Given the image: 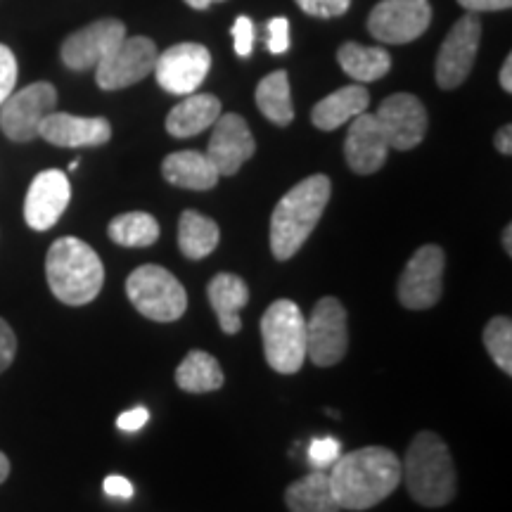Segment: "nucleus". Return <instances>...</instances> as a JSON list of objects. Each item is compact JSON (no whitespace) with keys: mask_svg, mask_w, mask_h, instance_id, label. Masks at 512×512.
<instances>
[{"mask_svg":"<svg viewBox=\"0 0 512 512\" xmlns=\"http://www.w3.org/2000/svg\"><path fill=\"white\" fill-rule=\"evenodd\" d=\"M484 347L505 375H512V320L496 316L484 328Z\"/></svg>","mask_w":512,"mask_h":512,"instance_id":"30","label":"nucleus"},{"mask_svg":"<svg viewBox=\"0 0 512 512\" xmlns=\"http://www.w3.org/2000/svg\"><path fill=\"white\" fill-rule=\"evenodd\" d=\"M339 456H342V444L335 437H320L311 441L309 463L313 465V470H328Z\"/></svg>","mask_w":512,"mask_h":512,"instance_id":"31","label":"nucleus"},{"mask_svg":"<svg viewBox=\"0 0 512 512\" xmlns=\"http://www.w3.org/2000/svg\"><path fill=\"white\" fill-rule=\"evenodd\" d=\"M479 41H482V24H479L477 15L460 17L453 29L448 31L446 41L441 43L437 55V83L444 91L458 88L467 76H470L472 67H475Z\"/></svg>","mask_w":512,"mask_h":512,"instance_id":"13","label":"nucleus"},{"mask_svg":"<svg viewBox=\"0 0 512 512\" xmlns=\"http://www.w3.org/2000/svg\"><path fill=\"white\" fill-rule=\"evenodd\" d=\"M401 482L425 508H441L456 498L458 475L446 441L434 432H420L401 463Z\"/></svg>","mask_w":512,"mask_h":512,"instance_id":"3","label":"nucleus"},{"mask_svg":"<svg viewBox=\"0 0 512 512\" xmlns=\"http://www.w3.org/2000/svg\"><path fill=\"white\" fill-rule=\"evenodd\" d=\"M185 3L190 5V8H195V10H207L211 3H214V0H185Z\"/></svg>","mask_w":512,"mask_h":512,"instance_id":"44","label":"nucleus"},{"mask_svg":"<svg viewBox=\"0 0 512 512\" xmlns=\"http://www.w3.org/2000/svg\"><path fill=\"white\" fill-rule=\"evenodd\" d=\"M496 150L501 152V155H512V126L510 124H505L503 128H498V133H496Z\"/></svg>","mask_w":512,"mask_h":512,"instance_id":"40","label":"nucleus"},{"mask_svg":"<svg viewBox=\"0 0 512 512\" xmlns=\"http://www.w3.org/2000/svg\"><path fill=\"white\" fill-rule=\"evenodd\" d=\"M221 230L219 223L211 221L209 216L200 211H183L181 221H178V247L188 259H204L219 247Z\"/></svg>","mask_w":512,"mask_h":512,"instance_id":"25","label":"nucleus"},{"mask_svg":"<svg viewBox=\"0 0 512 512\" xmlns=\"http://www.w3.org/2000/svg\"><path fill=\"white\" fill-rule=\"evenodd\" d=\"M176 384L190 394L216 392L223 387V370L207 351H190L176 368Z\"/></svg>","mask_w":512,"mask_h":512,"instance_id":"26","label":"nucleus"},{"mask_svg":"<svg viewBox=\"0 0 512 512\" xmlns=\"http://www.w3.org/2000/svg\"><path fill=\"white\" fill-rule=\"evenodd\" d=\"M339 67L358 83L380 81L392 69V57L382 48H363L358 43H344L337 53Z\"/></svg>","mask_w":512,"mask_h":512,"instance_id":"27","label":"nucleus"},{"mask_svg":"<svg viewBox=\"0 0 512 512\" xmlns=\"http://www.w3.org/2000/svg\"><path fill=\"white\" fill-rule=\"evenodd\" d=\"M8 477H10V460L3 451H0V484H3Z\"/></svg>","mask_w":512,"mask_h":512,"instance_id":"42","label":"nucleus"},{"mask_svg":"<svg viewBox=\"0 0 512 512\" xmlns=\"http://www.w3.org/2000/svg\"><path fill=\"white\" fill-rule=\"evenodd\" d=\"M375 119L394 150H413L427 133V110L411 93L389 95L375 112Z\"/></svg>","mask_w":512,"mask_h":512,"instance_id":"15","label":"nucleus"},{"mask_svg":"<svg viewBox=\"0 0 512 512\" xmlns=\"http://www.w3.org/2000/svg\"><path fill=\"white\" fill-rule=\"evenodd\" d=\"M330 467V489L342 510L375 508L401 484V460L384 446L358 448Z\"/></svg>","mask_w":512,"mask_h":512,"instance_id":"1","label":"nucleus"},{"mask_svg":"<svg viewBox=\"0 0 512 512\" xmlns=\"http://www.w3.org/2000/svg\"><path fill=\"white\" fill-rule=\"evenodd\" d=\"M256 152V143L247 121L240 114H221L211 133L207 157L219 176H235Z\"/></svg>","mask_w":512,"mask_h":512,"instance_id":"17","label":"nucleus"},{"mask_svg":"<svg viewBox=\"0 0 512 512\" xmlns=\"http://www.w3.org/2000/svg\"><path fill=\"white\" fill-rule=\"evenodd\" d=\"M230 34H233L235 53H238L240 57L252 55V48H254V24H252V19L240 15L238 19H235Z\"/></svg>","mask_w":512,"mask_h":512,"instance_id":"34","label":"nucleus"},{"mask_svg":"<svg viewBox=\"0 0 512 512\" xmlns=\"http://www.w3.org/2000/svg\"><path fill=\"white\" fill-rule=\"evenodd\" d=\"M69 200H72V185L67 174L60 169L41 171L29 185L24 200V221L38 233L50 230L67 211Z\"/></svg>","mask_w":512,"mask_h":512,"instance_id":"16","label":"nucleus"},{"mask_svg":"<svg viewBox=\"0 0 512 512\" xmlns=\"http://www.w3.org/2000/svg\"><path fill=\"white\" fill-rule=\"evenodd\" d=\"M297 5L311 17H339L349 10L351 0H297Z\"/></svg>","mask_w":512,"mask_h":512,"instance_id":"33","label":"nucleus"},{"mask_svg":"<svg viewBox=\"0 0 512 512\" xmlns=\"http://www.w3.org/2000/svg\"><path fill=\"white\" fill-rule=\"evenodd\" d=\"M330 178L323 174L304 178L275 204L271 214V252L278 261L292 259L311 238L330 200Z\"/></svg>","mask_w":512,"mask_h":512,"instance_id":"2","label":"nucleus"},{"mask_svg":"<svg viewBox=\"0 0 512 512\" xmlns=\"http://www.w3.org/2000/svg\"><path fill=\"white\" fill-rule=\"evenodd\" d=\"M211 69V53L200 43H178L157 55L155 79L166 93L192 95L200 91Z\"/></svg>","mask_w":512,"mask_h":512,"instance_id":"12","label":"nucleus"},{"mask_svg":"<svg viewBox=\"0 0 512 512\" xmlns=\"http://www.w3.org/2000/svg\"><path fill=\"white\" fill-rule=\"evenodd\" d=\"M290 48V22L287 17H273L268 22V50L273 55H283Z\"/></svg>","mask_w":512,"mask_h":512,"instance_id":"35","label":"nucleus"},{"mask_svg":"<svg viewBox=\"0 0 512 512\" xmlns=\"http://www.w3.org/2000/svg\"><path fill=\"white\" fill-rule=\"evenodd\" d=\"M254 98L261 114L268 121H273L275 126H287L294 119L290 79H287L285 69H278V72L264 76L259 86H256Z\"/></svg>","mask_w":512,"mask_h":512,"instance_id":"28","label":"nucleus"},{"mask_svg":"<svg viewBox=\"0 0 512 512\" xmlns=\"http://www.w3.org/2000/svg\"><path fill=\"white\" fill-rule=\"evenodd\" d=\"M503 247H505V252H508V256H512V226L510 223L503 230Z\"/></svg>","mask_w":512,"mask_h":512,"instance_id":"43","label":"nucleus"},{"mask_svg":"<svg viewBox=\"0 0 512 512\" xmlns=\"http://www.w3.org/2000/svg\"><path fill=\"white\" fill-rule=\"evenodd\" d=\"M46 278L62 304H91L105 283V266L98 252L79 238H60L48 249Z\"/></svg>","mask_w":512,"mask_h":512,"instance_id":"4","label":"nucleus"},{"mask_svg":"<svg viewBox=\"0 0 512 512\" xmlns=\"http://www.w3.org/2000/svg\"><path fill=\"white\" fill-rule=\"evenodd\" d=\"M207 294L211 309L219 316L221 330L226 335H238L242 330L240 309H245L249 302V287L245 280L235 273H219L211 278Z\"/></svg>","mask_w":512,"mask_h":512,"instance_id":"20","label":"nucleus"},{"mask_svg":"<svg viewBox=\"0 0 512 512\" xmlns=\"http://www.w3.org/2000/svg\"><path fill=\"white\" fill-rule=\"evenodd\" d=\"M285 503L290 512H339L335 496H332L330 479L325 470H313L297 482L287 486Z\"/></svg>","mask_w":512,"mask_h":512,"instance_id":"24","label":"nucleus"},{"mask_svg":"<svg viewBox=\"0 0 512 512\" xmlns=\"http://www.w3.org/2000/svg\"><path fill=\"white\" fill-rule=\"evenodd\" d=\"M162 174L176 188L211 190L219 183V171L209 162L207 152L183 150L164 159Z\"/></svg>","mask_w":512,"mask_h":512,"instance_id":"22","label":"nucleus"},{"mask_svg":"<svg viewBox=\"0 0 512 512\" xmlns=\"http://www.w3.org/2000/svg\"><path fill=\"white\" fill-rule=\"evenodd\" d=\"M370 105V95L363 86H344L339 91L330 93L313 107L311 121L320 131H335L347 121L356 119Z\"/></svg>","mask_w":512,"mask_h":512,"instance_id":"23","label":"nucleus"},{"mask_svg":"<svg viewBox=\"0 0 512 512\" xmlns=\"http://www.w3.org/2000/svg\"><path fill=\"white\" fill-rule=\"evenodd\" d=\"M221 117V100L211 93L188 95L166 117V131L174 138H192L207 131Z\"/></svg>","mask_w":512,"mask_h":512,"instance_id":"21","label":"nucleus"},{"mask_svg":"<svg viewBox=\"0 0 512 512\" xmlns=\"http://www.w3.org/2000/svg\"><path fill=\"white\" fill-rule=\"evenodd\" d=\"M126 38V24L114 17L98 19V22L88 24L72 36L64 38L62 43V62L72 72H86L95 69L98 64L112 53Z\"/></svg>","mask_w":512,"mask_h":512,"instance_id":"14","label":"nucleus"},{"mask_svg":"<svg viewBox=\"0 0 512 512\" xmlns=\"http://www.w3.org/2000/svg\"><path fill=\"white\" fill-rule=\"evenodd\" d=\"M214 3H226V0H214Z\"/></svg>","mask_w":512,"mask_h":512,"instance_id":"45","label":"nucleus"},{"mask_svg":"<svg viewBox=\"0 0 512 512\" xmlns=\"http://www.w3.org/2000/svg\"><path fill=\"white\" fill-rule=\"evenodd\" d=\"M389 155V143L384 138L375 114H358L351 119V128L344 140V157L351 171L358 176H370L380 171Z\"/></svg>","mask_w":512,"mask_h":512,"instance_id":"18","label":"nucleus"},{"mask_svg":"<svg viewBox=\"0 0 512 512\" xmlns=\"http://www.w3.org/2000/svg\"><path fill=\"white\" fill-rule=\"evenodd\" d=\"M38 138L57 147H100L110 143L112 126L102 117H76L67 112H50L38 126Z\"/></svg>","mask_w":512,"mask_h":512,"instance_id":"19","label":"nucleus"},{"mask_svg":"<svg viewBox=\"0 0 512 512\" xmlns=\"http://www.w3.org/2000/svg\"><path fill=\"white\" fill-rule=\"evenodd\" d=\"M17 83V57L8 46L0 43V105L15 93Z\"/></svg>","mask_w":512,"mask_h":512,"instance_id":"32","label":"nucleus"},{"mask_svg":"<svg viewBox=\"0 0 512 512\" xmlns=\"http://www.w3.org/2000/svg\"><path fill=\"white\" fill-rule=\"evenodd\" d=\"M107 233L119 247H150L159 238V223L155 216L145 214V211H128V214L114 216Z\"/></svg>","mask_w":512,"mask_h":512,"instance_id":"29","label":"nucleus"},{"mask_svg":"<svg viewBox=\"0 0 512 512\" xmlns=\"http://www.w3.org/2000/svg\"><path fill=\"white\" fill-rule=\"evenodd\" d=\"M102 489H105L107 496L121 498V501H128V498H133V494H136V489H133V484L128 482L126 477H119V475H110V477H107L105 484H102Z\"/></svg>","mask_w":512,"mask_h":512,"instance_id":"38","label":"nucleus"},{"mask_svg":"<svg viewBox=\"0 0 512 512\" xmlns=\"http://www.w3.org/2000/svg\"><path fill=\"white\" fill-rule=\"evenodd\" d=\"M147 420H150V413H147V408L136 406V408H131V411L119 415L117 427L121 432H140L145 427Z\"/></svg>","mask_w":512,"mask_h":512,"instance_id":"37","label":"nucleus"},{"mask_svg":"<svg viewBox=\"0 0 512 512\" xmlns=\"http://www.w3.org/2000/svg\"><path fill=\"white\" fill-rule=\"evenodd\" d=\"M446 254L439 245H425L411 256L399 278V302L411 311L439 304L444 292Z\"/></svg>","mask_w":512,"mask_h":512,"instance_id":"9","label":"nucleus"},{"mask_svg":"<svg viewBox=\"0 0 512 512\" xmlns=\"http://www.w3.org/2000/svg\"><path fill=\"white\" fill-rule=\"evenodd\" d=\"M126 294L140 316L155 323H174L188 309L185 287L162 266L145 264L128 275Z\"/></svg>","mask_w":512,"mask_h":512,"instance_id":"6","label":"nucleus"},{"mask_svg":"<svg viewBox=\"0 0 512 512\" xmlns=\"http://www.w3.org/2000/svg\"><path fill=\"white\" fill-rule=\"evenodd\" d=\"M430 22V0H380L370 12L368 29L380 43L401 46L425 34Z\"/></svg>","mask_w":512,"mask_h":512,"instance_id":"10","label":"nucleus"},{"mask_svg":"<svg viewBox=\"0 0 512 512\" xmlns=\"http://www.w3.org/2000/svg\"><path fill=\"white\" fill-rule=\"evenodd\" d=\"M17 354V337L12 328L8 325V320L0 318V373H5L12 366Z\"/></svg>","mask_w":512,"mask_h":512,"instance_id":"36","label":"nucleus"},{"mask_svg":"<svg viewBox=\"0 0 512 512\" xmlns=\"http://www.w3.org/2000/svg\"><path fill=\"white\" fill-rule=\"evenodd\" d=\"M460 5L472 15L477 12H498V10H510L512 0H458Z\"/></svg>","mask_w":512,"mask_h":512,"instance_id":"39","label":"nucleus"},{"mask_svg":"<svg viewBox=\"0 0 512 512\" xmlns=\"http://www.w3.org/2000/svg\"><path fill=\"white\" fill-rule=\"evenodd\" d=\"M349 349L347 309L335 297H323L306 320V358L313 366H337Z\"/></svg>","mask_w":512,"mask_h":512,"instance_id":"7","label":"nucleus"},{"mask_svg":"<svg viewBox=\"0 0 512 512\" xmlns=\"http://www.w3.org/2000/svg\"><path fill=\"white\" fill-rule=\"evenodd\" d=\"M501 86L503 91H512V55L505 57L503 62V69H501Z\"/></svg>","mask_w":512,"mask_h":512,"instance_id":"41","label":"nucleus"},{"mask_svg":"<svg viewBox=\"0 0 512 512\" xmlns=\"http://www.w3.org/2000/svg\"><path fill=\"white\" fill-rule=\"evenodd\" d=\"M268 366L280 375L299 373L306 361V318L290 299H278L261 318Z\"/></svg>","mask_w":512,"mask_h":512,"instance_id":"5","label":"nucleus"},{"mask_svg":"<svg viewBox=\"0 0 512 512\" xmlns=\"http://www.w3.org/2000/svg\"><path fill=\"white\" fill-rule=\"evenodd\" d=\"M57 91L53 83L38 81L22 91L12 93L8 100L0 105V128L15 143H31L38 138V126L55 112Z\"/></svg>","mask_w":512,"mask_h":512,"instance_id":"8","label":"nucleus"},{"mask_svg":"<svg viewBox=\"0 0 512 512\" xmlns=\"http://www.w3.org/2000/svg\"><path fill=\"white\" fill-rule=\"evenodd\" d=\"M159 50L147 36L124 38L110 55L95 67V81L102 91H121L143 81L155 69Z\"/></svg>","mask_w":512,"mask_h":512,"instance_id":"11","label":"nucleus"}]
</instances>
